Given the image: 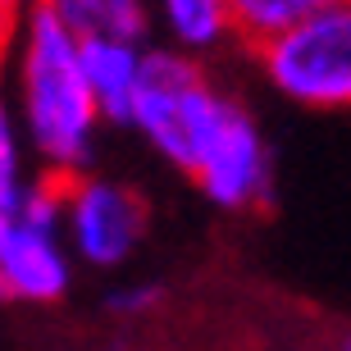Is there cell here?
Returning a JSON list of instances; mask_svg holds the SVG:
<instances>
[{
    "label": "cell",
    "instance_id": "cell-5",
    "mask_svg": "<svg viewBox=\"0 0 351 351\" xmlns=\"http://www.w3.org/2000/svg\"><path fill=\"white\" fill-rule=\"evenodd\" d=\"M187 178L201 187V196L210 206L228 210V215H247V210L269 206V196H274L269 142H265L256 114L233 91H223L210 128L201 132L192 165H187Z\"/></svg>",
    "mask_w": 351,
    "mask_h": 351
},
{
    "label": "cell",
    "instance_id": "cell-3",
    "mask_svg": "<svg viewBox=\"0 0 351 351\" xmlns=\"http://www.w3.org/2000/svg\"><path fill=\"white\" fill-rule=\"evenodd\" d=\"M261 78L301 110H351V0H333L251 51Z\"/></svg>",
    "mask_w": 351,
    "mask_h": 351
},
{
    "label": "cell",
    "instance_id": "cell-9",
    "mask_svg": "<svg viewBox=\"0 0 351 351\" xmlns=\"http://www.w3.org/2000/svg\"><path fill=\"white\" fill-rule=\"evenodd\" d=\"M73 32V37H123V41H151L156 14L151 0H37Z\"/></svg>",
    "mask_w": 351,
    "mask_h": 351
},
{
    "label": "cell",
    "instance_id": "cell-8",
    "mask_svg": "<svg viewBox=\"0 0 351 351\" xmlns=\"http://www.w3.org/2000/svg\"><path fill=\"white\" fill-rule=\"evenodd\" d=\"M156 14V32L165 46L196 60L219 55L223 46H233V14L228 0H151Z\"/></svg>",
    "mask_w": 351,
    "mask_h": 351
},
{
    "label": "cell",
    "instance_id": "cell-13",
    "mask_svg": "<svg viewBox=\"0 0 351 351\" xmlns=\"http://www.w3.org/2000/svg\"><path fill=\"white\" fill-rule=\"evenodd\" d=\"M27 0H0V73L14 55V41H19V27H23Z\"/></svg>",
    "mask_w": 351,
    "mask_h": 351
},
{
    "label": "cell",
    "instance_id": "cell-1",
    "mask_svg": "<svg viewBox=\"0 0 351 351\" xmlns=\"http://www.w3.org/2000/svg\"><path fill=\"white\" fill-rule=\"evenodd\" d=\"M5 87L41 178L73 182L91 173L105 114L82 73V37H73L37 0H27L14 55L5 64Z\"/></svg>",
    "mask_w": 351,
    "mask_h": 351
},
{
    "label": "cell",
    "instance_id": "cell-6",
    "mask_svg": "<svg viewBox=\"0 0 351 351\" xmlns=\"http://www.w3.org/2000/svg\"><path fill=\"white\" fill-rule=\"evenodd\" d=\"M151 228V206L137 187L105 173H82L64 182V237L69 251L91 269L128 265Z\"/></svg>",
    "mask_w": 351,
    "mask_h": 351
},
{
    "label": "cell",
    "instance_id": "cell-10",
    "mask_svg": "<svg viewBox=\"0 0 351 351\" xmlns=\"http://www.w3.org/2000/svg\"><path fill=\"white\" fill-rule=\"evenodd\" d=\"M333 0H228V14H233V46L242 51H261L265 41L283 37L287 27H297L301 19L319 14Z\"/></svg>",
    "mask_w": 351,
    "mask_h": 351
},
{
    "label": "cell",
    "instance_id": "cell-2",
    "mask_svg": "<svg viewBox=\"0 0 351 351\" xmlns=\"http://www.w3.org/2000/svg\"><path fill=\"white\" fill-rule=\"evenodd\" d=\"M223 101V87L206 73V60L173 46H146V69L128 110V128L156 151L169 169L187 173L201 132Z\"/></svg>",
    "mask_w": 351,
    "mask_h": 351
},
{
    "label": "cell",
    "instance_id": "cell-12",
    "mask_svg": "<svg viewBox=\"0 0 351 351\" xmlns=\"http://www.w3.org/2000/svg\"><path fill=\"white\" fill-rule=\"evenodd\" d=\"M160 301H165V292H160L156 283H123L105 297V306L114 315H123V319H137V315H151Z\"/></svg>",
    "mask_w": 351,
    "mask_h": 351
},
{
    "label": "cell",
    "instance_id": "cell-11",
    "mask_svg": "<svg viewBox=\"0 0 351 351\" xmlns=\"http://www.w3.org/2000/svg\"><path fill=\"white\" fill-rule=\"evenodd\" d=\"M32 178H37L32 151H27V137H23V128H19V114H14L5 73H0V215L32 187Z\"/></svg>",
    "mask_w": 351,
    "mask_h": 351
},
{
    "label": "cell",
    "instance_id": "cell-14",
    "mask_svg": "<svg viewBox=\"0 0 351 351\" xmlns=\"http://www.w3.org/2000/svg\"><path fill=\"white\" fill-rule=\"evenodd\" d=\"M342 351H351V333H347V342H342Z\"/></svg>",
    "mask_w": 351,
    "mask_h": 351
},
{
    "label": "cell",
    "instance_id": "cell-7",
    "mask_svg": "<svg viewBox=\"0 0 351 351\" xmlns=\"http://www.w3.org/2000/svg\"><path fill=\"white\" fill-rule=\"evenodd\" d=\"M146 46L151 41H123V37L82 41V73H87V87L96 96V105H101L105 123L128 128V110H132V96H137V82H142V69H146Z\"/></svg>",
    "mask_w": 351,
    "mask_h": 351
},
{
    "label": "cell",
    "instance_id": "cell-4",
    "mask_svg": "<svg viewBox=\"0 0 351 351\" xmlns=\"http://www.w3.org/2000/svg\"><path fill=\"white\" fill-rule=\"evenodd\" d=\"M73 283V256L64 237V182L32 178L0 215V301L55 306Z\"/></svg>",
    "mask_w": 351,
    "mask_h": 351
}]
</instances>
